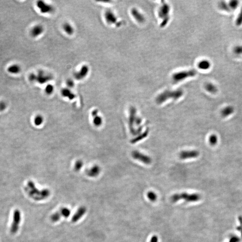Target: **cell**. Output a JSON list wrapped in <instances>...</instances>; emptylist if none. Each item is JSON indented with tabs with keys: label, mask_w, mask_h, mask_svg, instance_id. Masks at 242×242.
Returning a JSON list of instances; mask_svg holds the SVG:
<instances>
[{
	"label": "cell",
	"mask_w": 242,
	"mask_h": 242,
	"mask_svg": "<svg viewBox=\"0 0 242 242\" xmlns=\"http://www.w3.org/2000/svg\"><path fill=\"white\" fill-rule=\"evenodd\" d=\"M26 190L30 197L35 201L45 200L48 198L51 195V191L49 189L40 190L37 188L35 183L32 181L28 182Z\"/></svg>",
	"instance_id": "cell-1"
},
{
	"label": "cell",
	"mask_w": 242,
	"mask_h": 242,
	"mask_svg": "<svg viewBox=\"0 0 242 242\" xmlns=\"http://www.w3.org/2000/svg\"><path fill=\"white\" fill-rule=\"evenodd\" d=\"M183 94V91L181 89L175 91L166 90L159 95L156 99V102L158 104H161L169 99H179Z\"/></svg>",
	"instance_id": "cell-2"
},
{
	"label": "cell",
	"mask_w": 242,
	"mask_h": 242,
	"mask_svg": "<svg viewBox=\"0 0 242 242\" xmlns=\"http://www.w3.org/2000/svg\"><path fill=\"white\" fill-rule=\"evenodd\" d=\"M201 196L197 193L190 194L187 193H176L171 196L170 200L172 202H177L180 200H184L187 202H194L199 201Z\"/></svg>",
	"instance_id": "cell-3"
},
{
	"label": "cell",
	"mask_w": 242,
	"mask_h": 242,
	"mask_svg": "<svg viewBox=\"0 0 242 242\" xmlns=\"http://www.w3.org/2000/svg\"><path fill=\"white\" fill-rule=\"evenodd\" d=\"M196 73V71L195 70H190L175 73L173 75V81L174 83L182 81L187 78L195 76Z\"/></svg>",
	"instance_id": "cell-4"
},
{
	"label": "cell",
	"mask_w": 242,
	"mask_h": 242,
	"mask_svg": "<svg viewBox=\"0 0 242 242\" xmlns=\"http://www.w3.org/2000/svg\"><path fill=\"white\" fill-rule=\"evenodd\" d=\"M71 214V210L66 207L61 208L59 210L52 215L50 219L53 223L58 222L62 217L68 218Z\"/></svg>",
	"instance_id": "cell-5"
},
{
	"label": "cell",
	"mask_w": 242,
	"mask_h": 242,
	"mask_svg": "<svg viewBox=\"0 0 242 242\" xmlns=\"http://www.w3.org/2000/svg\"><path fill=\"white\" fill-rule=\"evenodd\" d=\"M169 10L170 7L167 4H163L159 8L158 15L162 20V22L161 24V27H163L166 26L169 20Z\"/></svg>",
	"instance_id": "cell-6"
},
{
	"label": "cell",
	"mask_w": 242,
	"mask_h": 242,
	"mask_svg": "<svg viewBox=\"0 0 242 242\" xmlns=\"http://www.w3.org/2000/svg\"><path fill=\"white\" fill-rule=\"evenodd\" d=\"M36 75V82L41 84L48 83L53 79V77L51 74L46 73L42 70H39Z\"/></svg>",
	"instance_id": "cell-7"
},
{
	"label": "cell",
	"mask_w": 242,
	"mask_h": 242,
	"mask_svg": "<svg viewBox=\"0 0 242 242\" xmlns=\"http://www.w3.org/2000/svg\"><path fill=\"white\" fill-rule=\"evenodd\" d=\"M131 156L134 159L140 161L145 164H150L152 163V159L150 157L139 151L136 150L133 151L131 153Z\"/></svg>",
	"instance_id": "cell-8"
},
{
	"label": "cell",
	"mask_w": 242,
	"mask_h": 242,
	"mask_svg": "<svg viewBox=\"0 0 242 242\" xmlns=\"http://www.w3.org/2000/svg\"><path fill=\"white\" fill-rule=\"evenodd\" d=\"M136 117V109L133 106H131L130 108V115L129 118V126L131 134L133 136H136V131L134 127V125L135 123V120Z\"/></svg>",
	"instance_id": "cell-9"
},
{
	"label": "cell",
	"mask_w": 242,
	"mask_h": 242,
	"mask_svg": "<svg viewBox=\"0 0 242 242\" xmlns=\"http://www.w3.org/2000/svg\"><path fill=\"white\" fill-rule=\"evenodd\" d=\"M36 5L40 13L43 14L51 13L54 10V8L52 5L43 1H39L37 2Z\"/></svg>",
	"instance_id": "cell-10"
},
{
	"label": "cell",
	"mask_w": 242,
	"mask_h": 242,
	"mask_svg": "<svg viewBox=\"0 0 242 242\" xmlns=\"http://www.w3.org/2000/svg\"><path fill=\"white\" fill-rule=\"evenodd\" d=\"M89 72V68L88 66L86 65H83L80 70L74 73V77L77 80H82L84 79L88 76Z\"/></svg>",
	"instance_id": "cell-11"
},
{
	"label": "cell",
	"mask_w": 242,
	"mask_h": 242,
	"mask_svg": "<svg viewBox=\"0 0 242 242\" xmlns=\"http://www.w3.org/2000/svg\"><path fill=\"white\" fill-rule=\"evenodd\" d=\"M199 155V152L196 150H186L180 152L179 154V157L180 159L186 160L197 158Z\"/></svg>",
	"instance_id": "cell-12"
},
{
	"label": "cell",
	"mask_w": 242,
	"mask_h": 242,
	"mask_svg": "<svg viewBox=\"0 0 242 242\" xmlns=\"http://www.w3.org/2000/svg\"><path fill=\"white\" fill-rule=\"evenodd\" d=\"M104 17L106 23L110 25L117 24L118 23V19L116 15L112 10H108L105 12Z\"/></svg>",
	"instance_id": "cell-13"
},
{
	"label": "cell",
	"mask_w": 242,
	"mask_h": 242,
	"mask_svg": "<svg viewBox=\"0 0 242 242\" xmlns=\"http://www.w3.org/2000/svg\"><path fill=\"white\" fill-rule=\"evenodd\" d=\"M87 212V208L84 206L80 207L76 212L72 216V222L75 223L80 220L84 216Z\"/></svg>",
	"instance_id": "cell-14"
},
{
	"label": "cell",
	"mask_w": 242,
	"mask_h": 242,
	"mask_svg": "<svg viewBox=\"0 0 242 242\" xmlns=\"http://www.w3.org/2000/svg\"><path fill=\"white\" fill-rule=\"evenodd\" d=\"M101 172V168L99 166L95 165L86 171L87 175L91 177H96L99 175Z\"/></svg>",
	"instance_id": "cell-15"
},
{
	"label": "cell",
	"mask_w": 242,
	"mask_h": 242,
	"mask_svg": "<svg viewBox=\"0 0 242 242\" xmlns=\"http://www.w3.org/2000/svg\"><path fill=\"white\" fill-rule=\"evenodd\" d=\"M45 28L41 24H37L32 28L30 32L31 35L33 38H37L44 33Z\"/></svg>",
	"instance_id": "cell-16"
},
{
	"label": "cell",
	"mask_w": 242,
	"mask_h": 242,
	"mask_svg": "<svg viewBox=\"0 0 242 242\" xmlns=\"http://www.w3.org/2000/svg\"><path fill=\"white\" fill-rule=\"evenodd\" d=\"M91 115L93 117V123L95 126L99 127L103 123V118L98 115V110L96 109L93 110L91 112Z\"/></svg>",
	"instance_id": "cell-17"
},
{
	"label": "cell",
	"mask_w": 242,
	"mask_h": 242,
	"mask_svg": "<svg viewBox=\"0 0 242 242\" xmlns=\"http://www.w3.org/2000/svg\"><path fill=\"white\" fill-rule=\"evenodd\" d=\"M61 95L62 96L64 97L68 98V99L70 100H73L75 98V95L73 93V92L71 91V90L70 88H64L62 89L61 90Z\"/></svg>",
	"instance_id": "cell-18"
},
{
	"label": "cell",
	"mask_w": 242,
	"mask_h": 242,
	"mask_svg": "<svg viewBox=\"0 0 242 242\" xmlns=\"http://www.w3.org/2000/svg\"><path fill=\"white\" fill-rule=\"evenodd\" d=\"M131 13L138 22L140 23H143L145 21V18L144 16L139 11L136 9H133L131 10Z\"/></svg>",
	"instance_id": "cell-19"
},
{
	"label": "cell",
	"mask_w": 242,
	"mask_h": 242,
	"mask_svg": "<svg viewBox=\"0 0 242 242\" xmlns=\"http://www.w3.org/2000/svg\"><path fill=\"white\" fill-rule=\"evenodd\" d=\"M20 220H21L20 212L19 211H16L15 214V220H14L13 228V230L14 232H16L18 230V224L20 223Z\"/></svg>",
	"instance_id": "cell-20"
},
{
	"label": "cell",
	"mask_w": 242,
	"mask_h": 242,
	"mask_svg": "<svg viewBox=\"0 0 242 242\" xmlns=\"http://www.w3.org/2000/svg\"><path fill=\"white\" fill-rule=\"evenodd\" d=\"M63 30L67 35H72L75 32V29L73 26L69 23H66L63 25Z\"/></svg>",
	"instance_id": "cell-21"
},
{
	"label": "cell",
	"mask_w": 242,
	"mask_h": 242,
	"mask_svg": "<svg viewBox=\"0 0 242 242\" xmlns=\"http://www.w3.org/2000/svg\"><path fill=\"white\" fill-rule=\"evenodd\" d=\"M21 70V68L18 64H13L9 66L7 68V72L12 74H18Z\"/></svg>",
	"instance_id": "cell-22"
},
{
	"label": "cell",
	"mask_w": 242,
	"mask_h": 242,
	"mask_svg": "<svg viewBox=\"0 0 242 242\" xmlns=\"http://www.w3.org/2000/svg\"><path fill=\"white\" fill-rule=\"evenodd\" d=\"M234 109L232 106H228L224 108L221 111V115L222 117H226L234 112Z\"/></svg>",
	"instance_id": "cell-23"
},
{
	"label": "cell",
	"mask_w": 242,
	"mask_h": 242,
	"mask_svg": "<svg viewBox=\"0 0 242 242\" xmlns=\"http://www.w3.org/2000/svg\"><path fill=\"white\" fill-rule=\"evenodd\" d=\"M148 130H146V131H144V132L142 134H139V136L136 137L134 139H133L131 141V143H132V144L137 143L138 142L140 141L142 139H144L147 136H148Z\"/></svg>",
	"instance_id": "cell-24"
},
{
	"label": "cell",
	"mask_w": 242,
	"mask_h": 242,
	"mask_svg": "<svg viewBox=\"0 0 242 242\" xmlns=\"http://www.w3.org/2000/svg\"><path fill=\"white\" fill-rule=\"evenodd\" d=\"M198 67L200 69L203 70H208L210 67L211 64L207 60H203L198 64Z\"/></svg>",
	"instance_id": "cell-25"
},
{
	"label": "cell",
	"mask_w": 242,
	"mask_h": 242,
	"mask_svg": "<svg viewBox=\"0 0 242 242\" xmlns=\"http://www.w3.org/2000/svg\"><path fill=\"white\" fill-rule=\"evenodd\" d=\"M205 89L211 93H215L217 92V88L215 85L211 83H208L205 85Z\"/></svg>",
	"instance_id": "cell-26"
},
{
	"label": "cell",
	"mask_w": 242,
	"mask_h": 242,
	"mask_svg": "<svg viewBox=\"0 0 242 242\" xmlns=\"http://www.w3.org/2000/svg\"><path fill=\"white\" fill-rule=\"evenodd\" d=\"M44 118L43 116L40 115H37L35 116L34 119V123L36 126H40L44 123Z\"/></svg>",
	"instance_id": "cell-27"
},
{
	"label": "cell",
	"mask_w": 242,
	"mask_h": 242,
	"mask_svg": "<svg viewBox=\"0 0 242 242\" xmlns=\"http://www.w3.org/2000/svg\"><path fill=\"white\" fill-rule=\"evenodd\" d=\"M45 91L46 94L50 95L53 93L54 91V88L53 85L48 84L45 88Z\"/></svg>",
	"instance_id": "cell-28"
},
{
	"label": "cell",
	"mask_w": 242,
	"mask_h": 242,
	"mask_svg": "<svg viewBox=\"0 0 242 242\" xmlns=\"http://www.w3.org/2000/svg\"><path fill=\"white\" fill-rule=\"evenodd\" d=\"M83 166V162L81 160H78L75 162L74 168L76 171L80 170Z\"/></svg>",
	"instance_id": "cell-29"
},
{
	"label": "cell",
	"mask_w": 242,
	"mask_h": 242,
	"mask_svg": "<svg viewBox=\"0 0 242 242\" xmlns=\"http://www.w3.org/2000/svg\"><path fill=\"white\" fill-rule=\"evenodd\" d=\"M147 196L148 199H149L150 201H152V202L155 201L157 199V195L153 191H150L148 192Z\"/></svg>",
	"instance_id": "cell-30"
},
{
	"label": "cell",
	"mask_w": 242,
	"mask_h": 242,
	"mask_svg": "<svg viewBox=\"0 0 242 242\" xmlns=\"http://www.w3.org/2000/svg\"><path fill=\"white\" fill-rule=\"evenodd\" d=\"M209 143L212 145H215L217 143V137L215 134L211 135L209 138Z\"/></svg>",
	"instance_id": "cell-31"
},
{
	"label": "cell",
	"mask_w": 242,
	"mask_h": 242,
	"mask_svg": "<svg viewBox=\"0 0 242 242\" xmlns=\"http://www.w3.org/2000/svg\"><path fill=\"white\" fill-rule=\"evenodd\" d=\"M219 8L222 10H225L227 11H229L231 10V9L229 7V5H227L225 2H222L219 4Z\"/></svg>",
	"instance_id": "cell-32"
},
{
	"label": "cell",
	"mask_w": 242,
	"mask_h": 242,
	"mask_svg": "<svg viewBox=\"0 0 242 242\" xmlns=\"http://www.w3.org/2000/svg\"><path fill=\"white\" fill-rule=\"evenodd\" d=\"M239 5V2L237 1H232L230 2L229 4V6L231 10H236L238 6Z\"/></svg>",
	"instance_id": "cell-33"
},
{
	"label": "cell",
	"mask_w": 242,
	"mask_h": 242,
	"mask_svg": "<svg viewBox=\"0 0 242 242\" xmlns=\"http://www.w3.org/2000/svg\"><path fill=\"white\" fill-rule=\"evenodd\" d=\"M236 24L237 26H240L242 24V8L236 20Z\"/></svg>",
	"instance_id": "cell-34"
},
{
	"label": "cell",
	"mask_w": 242,
	"mask_h": 242,
	"mask_svg": "<svg viewBox=\"0 0 242 242\" xmlns=\"http://www.w3.org/2000/svg\"><path fill=\"white\" fill-rule=\"evenodd\" d=\"M28 79L31 82H35L37 80V75L35 73H32L30 74L28 77Z\"/></svg>",
	"instance_id": "cell-35"
},
{
	"label": "cell",
	"mask_w": 242,
	"mask_h": 242,
	"mask_svg": "<svg viewBox=\"0 0 242 242\" xmlns=\"http://www.w3.org/2000/svg\"><path fill=\"white\" fill-rule=\"evenodd\" d=\"M7 108L6 103L5 101H0V112L5 110Z\"/></svg>",
	"instance_id": "cell-36"
},
{
	"label": "cell",
	"mask_w": 242,
	"mask_h": 242,
	"mask_svg": "<svg viewBox=\"0 0 242 242\" xmlns=\"http://www.w3.org/2000/svg\"><path fill=\"white\" fill-rule=\"evenodd\" d=\"M234 52L237 54H242V46H237L234 48Z\"/></svg>",
	"instance_id": "cell-37"
},
{
	"label": "cell",
	"mask_w": 242,
	"mask_h": 242,
	"mask_svg": "<svg viewBox=\"0 0 242 242\" xmlns=\"http://www.w3.org/2000/svg\"><path fill=\"white\" fill-rule=\"evenodd\" d=\"M66 85L68 87V88H70L74 87V82L72 80H68L66 83Z\"/></svg>",
	"instance_id": "cell-38"
},
{
	"label": "cell",
	"mask_w": 242,
	"mask_h": 242,
	"mask_svg": "<svg viewBox=\"0 0 242 242\" xmlns=\"http://www.w3.org/2000/svg\"><path fill=\"white\" fill-rule=\"evenodd\" d=\"M142 120L140 117H139V116H136V120H135V124L136 125L139 126V125L142 123Z\"/></svg>",
	"instance_id": "cell-39"
},
{
	"label": "cell",
	"mask_w": 242,
	"mask_h": 242,
	"mask_svg": "<svg viewBox=\"0 0 242 242\" xmlns=\"http://www.w3.org/2000/svg\"><path fill=\"white\" fill-rule=\"evenodd\" d=\"M158 239L157 236H153L151 238L150 242H158Z\"/></svg>",
	"instance_id": "cell-40"
}]
</instances>
